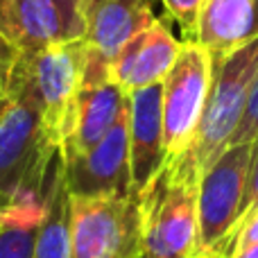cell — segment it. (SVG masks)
Here are the masks:
<instances>
[{
  "label": "cell",
  "instance_id": "6da1fadb",
  "mask_svg": "<svg viewBox=\"0 0 258 258\" xmlns=\"http://www.w3.org/2000/svg\"><path fill=\"white\" fill-rule=\"evenodd\" d=\"M59 147L48 136L30 80L14 66L0 95V211L25 200H43Z\"/></svg>",
  "mask_w": 258,
  "mask_h": 258
},
{
  "label": "cell",
  "instance_id": "7a4b0ae2",
  "mask_svg": "<svg viewBox=\"0 0 258 258\" xmlns=\"http://www.w3.org/2000/svg\"><path fill=\"white\" fill-rule=\"evenodd\" d=\"M200 168L190 159L163 165L138 192L141 258H190L197 254Z\"/></svg>",
  "mask_w": 258,
  "mask_h": 258
},
{
  "label": "cell",
  "instance_id": "3957f363",
  "mask_svg": "<svg viewBox=\"0 0 258 258\" xmlns=\"http://www.w3.org/2000/svg\"><path fill=\"white\" fill-rule=\"evenodd\" d=\"M211 59H213L211 89L190 150L183 154L186 159L195 161L200 172H204L231 145L233 134L242 120L247 98L258 73V39L227 57Z\"/></svg>",
  "mask_w": 258,
  "mask_h": 258
},
{
  "label": "cell",
  "instance_id": "277c9868",
  "mask_svg": "<svg viewBox=\"0 0 258 258\" xmlns=\"http://www.w3.org/2000/svg\"><path fill=\"white\" fill-rule=\"evenodd\" d=\"M86 61L89 45L84 39H66L39 52H21L18 57V66L30 80L43 127L57 147H61L71 127Z\"/></svg>",
  "mask_w": 258,
  "mask_h": 258
},
{
  "label": "cell",
  "instance_id": "5b68a950",
  "mask_svg": "<svg viewBox=\"0 0 258 258\" xmlns=\"http://www.w3.org/2000/svg\"><path fill=\"white\" fill-rule=\"evenodd\" d=\"M213 59L195 41H183L174 66L161 84L163 165H172L190 150L211 89Z\"/></svg>",
  "mask_w": 258,
  "mask_h": 258
},
{
  "label": "cell",
  "instance_id": "8992f818",
  "mask_svg": "<svg viewBox=\"0 0 258 258\" xmlns=\"http://www.w3.org/2000/svg\"><path fill=\"white\" fill-rule=\"evenodd\" d=\"M251 145H231L202 172L197 188V251L227 256L240 222Z\"/></svg>",
  "mask_w": 258,
  "mask_h": 258
},
{
  "label": "cell",
  "instance_id": "52a82bcc",
  "mask_svg": "<svg viewBox=\"0 0 258 258\" xmlns=\"http://www.w3.org/2000/svg\"><path fill=\"white\" fill-rule=\"evenodd\" d=\"M68 258H141L138 197H73Z\"/></svg>",
  "mask_w": 258,
  "mask_h": 258
},
{
  "label": "cell",
  "instance_id": "ba28073f",
  "mask_svg": "<svg viewBox=\"0 0 258 258\" xmlns=\"http://www.w3.org/2000/svg\"><path fill=\"white\" fill-rule=\"evenodd\" d=\"M73 197H129L132 163H129V107L125 100L120 116L104 138L82 154L59 159Z\"/></svg>",
  "mask_w": 258,
  "mask_h": 258
},
{
  "label": "cell",
  "instance_id": "9c48e42d",
  "mask_svg": "<svg viewBox=\"0 0 258 258\" xmlns=\"http://www.w3.org/2000/svg\"><path fill=\"white\" fill-rule=\"evenodd\" d=\"M127 93L111 80L109 61L89 50L84 82L75 102L71 127L66 132L59 159L82 154L104 138L125 107Z\"/></svg>",
  "mask_w": 258,
  "mask_h": 258
},
{
  "label": "cell",
  "instance_id": "30bf717a",
  "mask_svg": "<svg viewBox=\"0 0 258 258\" xmlns=\"http://www.w3.org/2000/svg\"><path fill=\"white\" fill-rule=\"evenodd\" d=\"M181 45L183 43L174 39L165 21L156 18L152 25L129 39L120 52L111 59L109 63L111 80L125 93L161 84L177 61Z\"/></svg>",
  "mask_w": 258,
  "mask_h": 258
},
{
  "label": "cell",
  "instance_id": "8fae6325",
  "mask_svg": "<svg viewBox=\"0 0 258 258\" xmlns=\"http://www.w3.org/2000/svg\"><path fill=\"white\" fill-rule=\"evenodd\" d=\"M80 21L89 50L111 63L129 39L156 21L154 0H82Z\"/></svg>",
  "mask_w": 258,
  "mask_h": 258
},
{
  "label": "cell",
  "instance_id": "7c38bea8",
  "mask_svg": "<svg viewBox=\"0 0 258 258\" xmlns=\"http://www.w3.org/2000/svg\"><path fill=\"white\" fill-rule=\"evenodd\" d=\"M161 84L127 93L129 163H132L134 195H138L161 172L163 161H165L163 116H161Z\"/></svg>",
  "mask_w": 258,
  "mask_h": 258
},
{
  "label": "cell",
  "instance_id": "4fadbf2b",
  "mask_svg": "<svg viewBox=\"0 0 258 258\" xmlns=\"http://www.w3.org/2000/svg\"><path fill=\"white\" fill-rule=\"evenodd\" d=\"M0 34L18 52H39L80 39L54 0H0Z\"/></svg>",
  "mask_w": 258,
  "mask_h": 258
},
{
  "label": "cell",
  "instance_id": "5bb4252c",
  "mask_svg": "<svg viewBox=\"0 0 258 258\" xmlns=\"http://www.w3.org/2000/svg\"><path fill=\"white\" fill-rule=\"evenodd\" d=\"M258 39V0H204L195 43L227 57Z\"/></svg>",
  "mask_w": 258,
  "mask_h": 258
},
{
  "label": "cell",
  "instance_id": "9a60e30c",
  "mask_svg": "<svg viewBox=\"0 0 258 258\" xmlns=\"http://www.w3.org/2000/svg\"><path fill=\"white\" fill-rule=\"evenodd\" d=\"M71 254V192L66 188L61 163L52 165L45 188L43 218L36 229L32 258H68Z\"/></svg>",
  "mask_w": 258,
  "mask_h": 258
},
{
  "label": "cell",
  "instance_id": "2e32d148",
  "mask_svg": "<svg viewBox=\"0 0 258 258\" xmlns=\"http://www.w3.org/2000/svg\"><path fill=\"white\" fill-rule=\"evenodd\" d=\"M43 200L14 204L0 220V258H32L36 229L43 218Z\"/></svg>",
  "mask_w": 258,
  "mask_h": 258
},
{
  "label": "cell",
  "instance_id": "e0dca14e",
  "mask_svg": "<svg viewBox=\"0 0 258 258\" xmlns=\"http://www.w3.org/2000/svg\"><path fill=\"white\" fill-rule=\"evenodd\" d=\"M161 5H163L165 14L177 23L183 39L195 41L197 21H200V12H202L204 0H161Z\"/></svg>",
  "mask_w": 258,
  "mask_h": 258
},
{
  "label": "cell",
  "instance_id": "ac0fdd59",
  "mask_svg": "<svg viewBox=\"0 0 258 258\" xmlns=\"http://www.w3.org/2000/svg\"><path fill=\"white\" fill-rule=\"evenodd\" d=\"M256 141H258V73L254 77V84H251L249 98H247V107H245V113H242V120L231 138V145H251V143H256Z\"/></svg>",
  "mask_w": 258,
  "mask_h": 258
},
{
  "label": "cell",
  "instance_id": "d6986e66",
  "mask_svg": "<svg viewBox=\"0 0 258 258\" xmlns=\"http://www.w3.org/2000/svg\"><path fill=\"white\" fill-rule=\"evenodd\" d=\"M256 209H258V141L251 143V156H249V168H247V183H245V197H242V206H240V220L247 218Z\"/></svg>",
  "mask_w": 258,
  "mask_h": 258
},
{
  "label": "cell",
  "instance_id": "ffe728a7",
  "mask_svg": "<svg viewBox=\"0 0 258 258\" xmlns=\"http://www.w3.org/2000/svg\"><path fill=\"white\" fill-rule=\"evenodd\" d=\"M258 242V209L251 211L247 218L240 220V224L236 227L233 231V238L229 242V249H227V258L233 254L236 249H242V247H249Z\"/></svg>",
  "mask_w": 258,
  "mask_h": 258
},
{
  "label": "cell",
  "instance_id": "44dd1931",
  "mask_svg": "<svg viewBox=\"0 0 258 258\" xmlns=\"http://www.w3.org/2000/svg\"><path fill=\"white\" fill-rule=\"evenodd\" d=\"M18 57H21V52H18V50L14 48L3 34H0V95L7 91Z\"/></svg>",
  "mask_w": 258,
  "mask_h": 258
},
{
  "label": "cell",
  "instance_id": "7402d4cb",
  "mask_svg": "<svg viewBox=\"0 0 258 258\" xmlns=\"http://www.w3.org/2000/svg\"><path fill=\"white\" fill-rule=\"evenodd\" d=\"M54 3L63 9V14H66V18H68V23H71L75 36L82 39V21H80V3L82 0H54Z\"/></svg>",
  "mask_w": 258,
  "mask_h": 258
},
{
  "label": "cell",
  "instance_id": "603a6c76",
  "mask_svg": "<svg viewBox=\"0 0 258 258\" xmlns=\"http://www.w3.org/2000/svg\"><path fill=\"white\" fill-rule=\"evenodd\" d=\"M190 258H227V256L215 254V251H197V254H195V256H190Z\"/></svg>",
  "mask_w": 258,
  "mask_h": 258
},
{
  "label": "cell",
  "instance_id": "cb8c5ba5",
  "mask_svg": "<svg viewBox=\"0 0 258 258\" xmlns=\"http://www.w3.org/2000/svg\"><path fill=\"white\" fill-rule=\"evenodd\" d=\"M5 213H7V211H5ZM5 213H0V218H3V215H5Z\"/></svg>",
  "mask_w": 258,
  "mask_h": 258
},
{
  "label": "cell",
  "instance_id": "d4e9b609",
  "mask_svg": "<svg viewBox=\"0 0 258 258\" xmlns=\"http://www.w3.org/2000/svg\"><path fill=\"white\" fill-rule=\"evenodd\" d=\"M0 220H3V218H0Z\"/></svg>",
  "mask_w": 258,
  "mask_h": 258
}]
</instances>
